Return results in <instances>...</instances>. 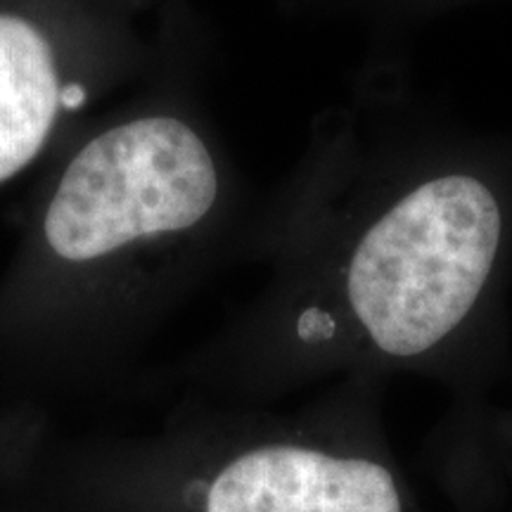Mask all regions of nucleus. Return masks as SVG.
<instances>
[{"label":"nucleus","mask_w":512,"mask_h":512,"mask_svg":"<svg viewBox=\"0 0 512 512\" xmlns=\"http://www.w3.org/2000/svg\"><path fill=\"white\" fill-rule=\"evenodd\" d=\"M285 335L320 373H408L465 399L508 351L512 131L432 105L408 67H361L332 121Z\"/></svg>","instance_id":"obj_1"},{"label":"nucleus","mask_w":512,"mask_h":512,"mask_svg":"<svg viewBox=\"0 0 512 512\" xmlns=\"http://www.w3.org/2000/svg\"><path fill=\"white\" fill-rule=\"evenodd\" d=\"M387 382L344 377L316 430L235 448L195 484L197 512H422L389 446Z\"/></svg>","instance_id":"obj_2"},{"label":"nucleus","mask_w":512,"mask_h":512,"mask_svg":"<svg viewBox=\"0 0 512 512\" xmlns=\"http://www.w3.org/2000/svg\"><path fill=\"white\" fill-rule=\"evenodd\" d=\"M219 197V164L195 128L174 117L140 119L102 133L69 164L46 238L62 259H98L143 235L200 226Z\"/></svg>","instance_id":"obj_3"},{"label":"nucleus","mask_w":512,"mask_h":512,"mask_svg":"<svg viewBox=\"0 0 512 512\" xmlns=\"http://www.w3.org/2000/svg\"><path fill=\"white\" fill-rule=\"evenodd\" d=\"M60 107L53 53L34 24L0 15V181L46 143Z\"/></svg>","instance_id":"obj_4"},{"label":"nucleus","mask_w":512,"mask_h":512,"mask_svg":"<svg viewBox=\"0 0 512 512\" xmlns=\"http://www.w3.org/2000/svg\"><path fill=\"white\" fill-rule=\"evenodd\" d=\"M83 102H86V88L79 86V83L60 88V107H64V110H76Z\"/></svg>","instance_id":"obj_5"}]
</instances>
